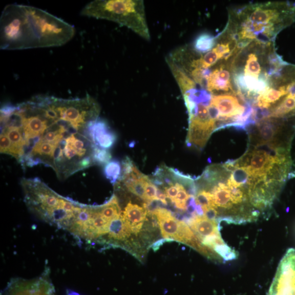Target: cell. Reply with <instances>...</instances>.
I'll use <instances>...</instances> for the list:
<instances>
[{"label":"cell","instance_id":"obj_1","mask_svg":"<svg viewBox=\"0 0 295 295\" xmlns=\"http://www.w3.org/2000/svg\"><path fill=\"white\" fill-rule=\"evenodd\" d=\"M100 106L89 95L63 99L38 95L1 109V127L15 129L21 144L18 161L23 168L44 165L60 179L96 165L97 147L92 129Z\"/></svg>","mask_w":295,"mask_h":295},{"label":"cell","instance_id":"obj_2","mask_svg":"<svg viewBox=\"0 0 295 295\" xmlns=\"http://www.w3.org/2000/svg\"><path fill=\"white\" fill-rule=\"evenodd\" d=\"M75 34L73 26L34 7L8 5L0 18V48L3 50L59 47Z\"/></svg>","mask_w":295,"mask_h":295},{"label":"cell","instance_id":"obj_3","mask_svg":"<svg viewBox=\"0 0 295 295\" xmlns=\"http://www.w3.org/2000/svg\"><path fill=\"white\" fill-rule=\"evenodd\" d=\"M295 22V3L250 4L228 11L225 29L241 48L251 43H275L279 33Z\"/></svg>","mask_w":295,"mask_h":295},{"label":"cell","instance_id":"obj_4","mask_svg":"<svg viewBox=\"0 0 295 295\" xmlns=\"http://www.w3.org/2000/svg\"><path fill=\"white\" fill-rule=\"evenodd\" d=\"M285 62L277 53L275 43H251L243 48L233 65L237 95L252 107Z\"/></svg>","mask_w":295,"mask_h":295},{"label":"cell","instance_id":"obj_5","mask_svg":"<svg viewBox=\"0 0 295 295\" xmlns=\"http://www.w3.org/2000/svg\"><path fill=\"white\" fill-rule=\"evenodd\" d=\"M81 14L117 23L143 39H151L142 0H96L87 4Z\"/></svg>","mask_w":295,"mask_h":295},{"label":"cell","instance_id":"obj_6","mask_svg":"<svg viewBox=\"0 0 295 295\" xmlns=\"http://www.w3.org/2000/svg\"><path fill=\"white\" fill-rule=\"evenodd\" d=\"M267 295H295V249L287 250Z\"/></svg>","mask_w":295,"mask_h":295},{"label":"cell","instance_id":"obj_7","mask_svg":"<svg viewBox=\"0 0 295 295\" xmlns=\"http://www.w3.org/2000/svg\"><path fill=\"white\" fill-rule=\"evenodd\" d=\"M46 268L42 275L32 280L15 278L8 283L3 295H56Z\"/></svg>","mask_w":295,"mask_h":295},{"label":"cell","instance_id":"obj_8","mask_svg":"<svg viewBox=\"0 0 295 295\" xmlns=\"http://www.w3.org/2000/svg\"><path fill=\"white\" fill-rule=\"evenodd\" d=\"M153 215L157 218L162 237L166 239L177 241L180 220L174 216L170 210L161 207L156 209Z\"/></svg>","mask_w":295,"mask_h":295},{"label":"cell","instance_id":"obj_9","mask_svg":"<svg viewBox=\"0 0 295 295\" xmlns=\"http://www.w3.org/2000/svg\"><path fill=\"white\" fill-rule=\"evenodd\" d=\"M92 134L95 145L103 150H109L116 143L117 136L108 122L98 119L92 129Z\"/></svg>","mask_w":295,"mask_h":295},{"label":"cell","instance_id":"obj_10","mask_svg":"<svg viewBox=\"0 0 295 295\" xmlns=\"http://www.w3.org/2000/svg\"><path fill=\"white\" fill-rule=\"evenodd\" d=\"M122 215L130 227L131 233L137 236L141 231L146 219L148 212L144 207L130 202L122 212Z\"/></svg>","mask_w":295,"mask_h":295},{"label":"cell","instance_id":"obj_11","mask_svg":"<svg viewBox=\"0 0 295 295\" xmlns=\"http://www.w3.org/2000/svg\"><path fill=\"white\" fill-rule=\"evenodd\" d=\"M103 173L105 177L114 185L121 176L122 166L120 162L116 160L110 161L104 165Z\"/></svg>","mask_w":295,"mask_h":295},{"label":"cell","instance_id":"obj_12","mask_svg":"<svg viewBox=\"0 0 295 295\" xmlns=\"http://www.w3.org/2000/svg\"><path fill=\"white\" fill-rule=\"evenodd\" d=\"M197 204L200 205L203 211L210 208H216L212 194L206 190H201L195 196Z\"/></svg>","mask_w":295,"mask_h":295},{"label":"cell","instance_id":"obj_13","mask_svg":"<svg viewBox=\"0 0 295 295\" xmlns=\"http://www.w3.org/2000/svg\"><path fill=\"white\" fill-rule=\"evenodd\" d=\"M191 196L186 188L180 184L179 192L174 202L175 207L179 210L186 211L187 202Z\"/></svg>","mask_w":295,"mask_h":295},{"label":"cell","instance_id":"obj_14","mask_svg":"<svg viewBox=\"0 0 295 295\" xmlns=\"http://www.w3.org/2000/svg\"><path fill=\"white\" fill-rule=\"evenodd\" d=\"M112 159V154L109 150L97 147L94 155L96 165H106Z\"/></svg>","mask_w":295,"mask_h":295},{"label":"cell","instance_id":"obj_15","mask_svg":"<svg viewBox=\"0 0 295 295\" xmlns=\"http://www.w3.org/2000/svg\"><path fill=\"white\" fill-rule=\"evenodd\" d=\"M145 202L157 200L158 187L152 181L150 178L147 177L144 182Z\"/></svg>","mask_w":295,"mask_h":295},{"label":"cell","instance_id":"obj_16","mask_svg":"<svg viewBox=\"0 0 295 295\" xmlns=\"http://www.w3.org/2000/svg\"><path fill=\"white\" fill-rule=\"evenodd\" d=\"M179 183H176L174 185L164 187V192H165L167 198L173 203L179 192Z\"/></svg>","mask_w":295,"mask_h":295},{"label":"cell","instance_id":"obj_17","mask_svg":"<svg viewBox=\"0 0 295 295\" xmlns=\"http://www.w3.org/2000/svg\"><path fill=\"white\" fill-rule=\"evenodd\" d=\"M167 196L165 192L162 191L161 188H158L157 193V200L161 202L163 204L167 205Z\"/></svg>","mask_w":295,"mask_h":295},{"label":"cell","instance_id":"obj_18","mask_svg":"<svg viewBox=\"0 0 295 295\" xmlns=\"http://www.w3.org/2000/svg\"><path fill=\"white\" fill-rule=\"evenodd\" d=\"M168 240V239H166L165 241L160 240V241L157 242V243H156L155 244H153L152 247H153V249H154V250L155 251H157L158 249H159L160 248V244H163V243L164 242H165L166 240Z\"/></svg>","mask_w":295,"mask_h":295}]
</instances>
